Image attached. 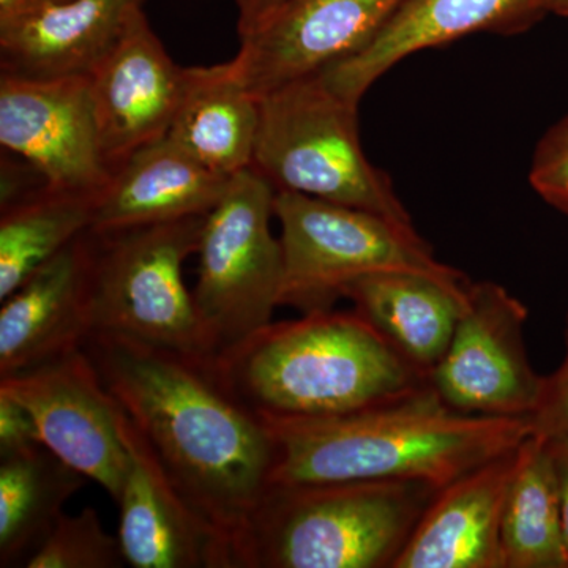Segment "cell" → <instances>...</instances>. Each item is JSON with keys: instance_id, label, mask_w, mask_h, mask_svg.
<instances>
[{"instance_id": "1", "label": "cell", "mask_w": 568, "mask_h": 568, "mask_svg": "<svg viewBox=\"0 0 568 568\" xmlns=\"http://www.w3.org/2000/svg\"><path fill=\"white\" fill-rule=\"evenodd\" d=\"M82 351L183 499L231 549L271 488L274 443L263 418L227 387L213 357L103 331Z\"/></svg>"}, {"instance_id": "2", "label": "cell", "mask_w": 568, "mask_h": 568, "mask_svg": "<svg viewBox=\"0 0 568 568\" xmlns=\"http://www.w3.org/2000/svg\"><path fill=\"white\" fill-rule=\"evenodd\" d=\"M261 418L274 443L271 487L418 481L440 489L532 435L528 418L458 413L432 386L342 416Z\"/></svg>"}, {"instance_id": "3", "label": "cell", "mask_w": 568, "mask_h": 568, "mask_svg": "<svg viewBox=\"0 0 568 568\" xmlns=\"http://www.w3.org/2000/svg\"><path fill=\"white\" fill-rule=\"evenodd\" d=\"M213 358L227 387L260 417L342 416L429 387V377L355 310L272 321Z\"/></svg>"}, {"instance_id": "4", "label": "cell", "mask_w": 568, "mask_h": 568, "mask_svg": "<svg viewBox=\"0 0 568 568\" xmlns=\"http://www.w3.org/2000/svg\"><path fill=\"white\" fill-rule=\"evenodd\" d=\"M436 493L418 481L271 487L231 544L233 568H392Z\"/></svg>"}, {"instance_id": "5", "label": "cell", "mask_w": 568, "mask_h": 568, "mask_svg": "<svg viewBox=\"0 0 568 568\" xmlns=\"http://www.w3.org/2000/svg\"><path fill=\"white\" fill-rule=\"evenodd\" d=\"M358 106L317 74L260 99L253 170L276 192H293L414 226L390 178L369 163L358 136Z\"/></svg>"}, {"instance_id": "6", "label": "cell", "mask_w": 568, "mask_h": 568, "mask_svg": "<svg viewBox=\"0 0 568 568\" xmlns=\"http://www.w3.org/2000/svg\"><path fill=\"white\" fill-rule=\"evenodd\" d=\"M274 209L284 267L280 305L302 313L334 308L346 286L383 272L428 275L452 286L470 283L439 263L414 226L293 192H276Z\"/></svg>"}, {"instance_id": "7", "label": "cell", "mask_w": 568, "mask_h": 568, "mask_svg": "<svg viewBox=\"0 0 568 568\" xmlns=\"http://www.w3.org/2000/svg\"><path fill=\"white\" fill-rule=\"evenodd\" d=\"M205 215L123 230L89 231V291L97 331L205 355L183 264L196 254Z\"/></svg>"}, {"instance_id": "8", "label": "cell", "mask_w": 568, "mask_h": 568, "mask_svg": "<svg viewBox=\"0 0 568 568\" xmlns=\"http://www.w3.org/2000/svg\"><path fill=\"white\" fill-rule=\"evenodd\" d=\"M276 190L253 168L231 178L205 215L194 308L212 357L272 323L282 301L283 250L271 230Z\"/></svg>"}, {"instance_id": "9", "label": "cell", "mask_w": 568, "mask_h": 568, "mask_svg": "<svg viewBox=\"0 0 568 568\" xmlns=\"http://www.w3.org/2000/svg\"><path fill=\"white\" fill-rule=\"evenodd\" d=\"M529 310L495 282L470 283L467 305L429 386L458 413L528 418L545 376L530 365L525 327Z\"/></svg>"}, {"instance_id": "10", "label": "cell", "mask_w": 568, "mask_h": 568, "mask_svg": "<svg viewBox=\"0 0 568 568\" xmlns=\"http://www.w3.org/2000/svg\"><path fill=\"white\" fill-rule=\"evenodd\" d=\"M0 394L31 414L41 446L118 500L130 465L121 414L84 351L0 376Z\"/></svg>"}, {"instance_id": "11", "label": "cell", "mask_w": 568, "mask_h": 568, "mask_svg": "<svg viewBox=\"0 0 568 568\" xmlns=\"http://www.w3.org/2000/svg\"><path fill=\"white\" fill-rule=\"evenodd\" d=\"M0 144L21 156L48 189L102 194L110 185L91 77L0 74Z\"/></svg>"}, {"instance_id": "12", "label": "cell", "mask_w": 568, "mask_h": 568, "mask_svg": "<svg viewBox=\"0 0 568 568\" xmlns=\"http://www.w3.org/2000/svg\"><path fill=\"white\" fill-rule=\"evenodd\" d=\"M405 0H283L239 29L235 73L257 100L366 47Z\"/></svg>"}, {"instance_id": "13", "label": "cell", "mask_w": 568, "mask_h": 568, "mask_svg": "<svg viewBox=\"0 0 568 568\" xmlns=\"http://www.w3.org/2000/svg\"><path fill=\"white\" fill-rule=\"evenodd\" d=\"M186 88L178 65L138 10L121 41L91 74L93 110L112 173L134 152L170 133Z\"/></svg>"}, {"instance_id": "14", "label": "cell", "mask_w": 568, "mask_h": 568, "mask_svg": "<svg viewBox=\"0 0 568 568\" xmlns=\"http://www.w3.org/2000/svg\"><path fill=\"white\" fill-rule=\"evenodd\" d=\"M119 414L130 455L115 500L118 538L126 566L233 568L227 541L183 499L144 437L121 409Z\"/></svg>"}, {"instance_id": "15", "label": "cell", "mask_w": 568, "mask_h": 568, "mask_svg": "<svg viewBox=\"0 0 568 568\" xmlns=\"http://www.w3.org/2000/svg\"><path fill=\"white\" fill-rule=\"evenodd\" d=\"M547 14L545 0H405L366 47L317 77L358 106L383 74L418 51L478 32L517 36Z\"/></svg>"}, {"instance_id": "16", "label": "cell", "mask_w": 568, "mask_h": 568, "mask_svg": "<svg viewBox=\"0 0 568 568\" xmlns=\"http://www.w3.org/2000/svg\"><path fill=\"white\" fill-rule=\"evenodd\" d=\"M93 332L88 231L2 301L0 376L77 353Z\"/></svg>"}, {"instance_id": "17", "label": "cell", "mask_w": 568, "mask_h": 568, "mask_svg": "<svg viewBox=\"0 0 568 568\" xmlns=\"http://www.w3.org/2000/svg\"><path fill=\"white\" fill-rule=\"evenodd\" d=\"M515 455L437 489L392 568H506L500 525Z\"/></svg>"}, {"instance_id": "18", "label": "cell", "mask_w": 568, "mask_h": 568, "mask_svg": "<svg viewBox=\"0 0 568 568\" xmlns=\"http://www.w3.org/2000/svg\"><path fill=\"white\" fill-rule=\"evenodd\" d=\"M231 178L209 170L170 138L145 145L112 173L91 231L203 216L222 201Z\"/></svg>"}, {"instance_id": "19", "label": "cell", "mask_w": 568, "mask_h": 568, "mask_svg": "<svg viewBox=\"0 0 568 568\" xmlns=\"http://www.w3.org/2000/svg\"><path fill=\"white\" fill-rule=\"evenodd\" d=\"M144 0H65L0 31V70L24 78L91 77Z\"/></svg>"}, {"instance_id": "20", "label": "cell", "mask_w": 568, "mask_h": 568, "mask_svg": "<svg viewBox=\"0 0 568 568\" xmlns=\"http://www.w3.org/2000/svg\"><path fill=\"white\" fill-rule=\"evenodd\" d=\"M467 286L422 274L383 272L355 280L343 291L368 321L424 375L443 361L467 305Z\"/></svg>"}, {"instance_id": "21", "label": "cell", "mask_w": 568, "mask_h": 568, "mask_svg": "<svg viewBox=\"0 0 568 568\" xmlns=\"http://www.w3.org/2000/svg\"><path fill=\"white\" fill-rule=\"evenodd\" d=\"M260 100L235 73L233 62L189 67L186 88L168 138L215 173L253 166Z\"/></svg>"}, {"instance_id": "22", "label": "cell", "mask_w": 568, "mask_h": 568, "mask_svg": "<svg viewBox=\"0 0 568 568\" xmlns=\"http://www.w3.org/2000/svg\"><path fill=\"white\" fill-rule=\"evenodd\" d=\"M85 481L41 444L0 455V567L28 566Z\"/></svg>"}, {"instance_id": "23", "label": "cell", "mask_w": 568, "mask_h": 568, "mask_svg": "<svg viewBox=\"0 0 568 568\" xmlns=\"http://www.w3.org/2000/svg\"><path fill=\"white\" fill-rule=\"evenodd\" d=\"M500 536L506 568H568L555 452L545 437L530 435L517 448Z\"/></svg>"}, {"instance_id": "24", "label": "cell", "mask_w": 568, "mask_h": 568, "mask_svg": "<svg viewBox=\"0 0 568 568\" xmlns=\"http://www.w3.org/2000/svg\"><path fill=\"white\" fill-rule=\"evenodd\" d=\"M100 194L58 192L41 186L2 205L0 302L44 263L91 231Z\"/></svg>"}, {"instance_id": "25", "label": "cell", "mask_w": 568, "mask_h": 568, "mask_svg": "<svg viewBox=\"0 0 568 568\" xmlns=\"http://www.w3.org/2000/svg\"><path fill=\"white\" fill-rule=\"evenodd\" d=\"M126 566L118 536L103 528L99 511L63 514L26 568H119Z\"/></svg>"}, {"instance_id": "26", "label": "cell", "mask_w": 568, "mask_h": 568, "mask_svg": "<svg viewBox=\"0 0 568 568\" xmlns=\"http://www.w3.org/2000/svg\"><path fill=\"white\" fill-rule=\"evenodd\" d=\"M529 183L545 203L568 219V114L538 141Z\"/></svg>"}, {"instance_id": "27", "label": "cell", "mask_w": 568, "mask_h": 568, "mask_svg": "<svg viewBox=\"0 0 568 568\" xmlns=\"http://www.w3.org/2000/svg\"><path fill=\"white\" fill-rule=\"evenodd\" d=\"M566 354L555 373L545 376L544 392L532 416V435L568 443V315L566 320Z\"/></svg>"}, {"instance_id": "28", "label": "cell", "mask_w": 568, "mask_h": 568, "mask_svg": "<svg viewBox=\"0 0 568 568\" xmlns=\"http://www.w3.org/2000/svg\"><path fill=\"white\" fill-rule=\"evenodd\" d=\"M40 444L39 433L31 414L11 399L0 394V455Z\"/></svg>"}, {"instance_id": "29", "label": "cell", "mask_w": 568, "mask_h": 568, "mask_svg": "<svg viewBox=\"0 0 568 568\" xmlns=\"http://www.w3.org/2000/svg\"><path fill=\"white\" fill-rule=\"evenodd\" d=\"M65 0H0V31L31 20L41 11Z\"/></svg>"}, {"instance_id": "30", "label": "cell", "mask_w": 568, "mask_h": 568, "mask_svg": "<svg viewBox=\"0 0 568 568\" xmlns=\"http://www.w3.org/2000/svg\"><path fill=\"white\" fill-rule=\"evenodd\" d=\"M552 443L556 470H558L560 526H562L564 545L568 555V443Z\"/></svg>"}, {"instance_id": "31", "label": "cell", "mask_w": 568, "mask_h": 568, "mask_svg": "<svg viewBox=\"0 0 568 568\" xmlns=\"http://www.w3.org/2000/svg\"><path fill=\"white\" fill-rule=\"evenodd\" d=\"M280 2L283 0H235L239 10L237 31L260 18L265 11L274 9Z\"/></svg>"}, {"instance_id": "32", "label": "cell", "mask_w": 568, "mask_h": 568, "mask_svg": "<svg viewBox=\"0 0 568 568\" xmlns=\"http://www.w3.org/2000/svg\"><path fill=\"white\" fill-rule=\"evenodd\" d=\"M545 10L548 14L568 18V0H545Z\"/></svg>"}]
</instances>
